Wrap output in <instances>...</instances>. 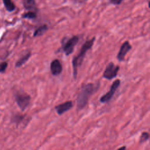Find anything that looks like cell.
Returning a JSON list of instances; mask_svg holds the SVG:
<instances>
[{"mask_svg":"<svg viewBox=\"0 0 150 150\" xmlns=\"http://www.w3.org/2000/svg\"><path fill=\"white\" fill-rule=\"evenodd\" d=\"M99 85L90 83L84 84L77 98V108L78 110H83L87 104L90 97L98 88Z\"/></svg>","mask_w":150,"mask_h":150,"instance_id":"cell-1","label":"cell"},{"mask_svg":"<svg viewBox=\"0 0 150 150\" xmlns=\"http://www.w3.org/2000/svg\"><path fill=\"white\" fill-rule=\"evenodd\" d=\"M95 41V37L92 38L91 39H89L86 41L83 46H81L80 50L77 55L74 56L72 60V66L73 71V77L76 79L77 75V70L79 67H80L83 60L84 58L86 56V54L88 50H89L94 45Z\"/></svg>","mask_w":150,"mask_h":150,"instance_id":"cell-2","label":"cell"},{"mask_svg":"<svg viewBox=\"0 0 150 150\" xmlns=\"http://www.w3.org/2000/svg\"><path fill=\"white\" fill-rule=\"evenodd\" d=\"M79 40V37L78 36H73L62 43V49L66 56H69L73 52L74 48L78 43Z\"/></svg>","mask_w":150,"mask_h":150,"instance_id":"cell-3","label":"cell"},{"mask_svg":"<svg viewBox=\"0 0 150 150\" xmlns=\"http://www.w3.org/2000/svg\"><path fill=\"white\" fill-rule=\"evenodd\" d=\"M15 97L20 109L22 111H24L30 103V96L24 92H18L15 94Z\"/></svg>","mask_w":150,"mask_h":150,"instance_id":"cell-4","label":"cell"},{"mask_svg":"<svg viewBox=\"0 0 150 150\" xmlns=\"http://www.w3.org/2000/svg\"><path fill=\"white\" fill-rule=\"evenodd\" d=\"M119 70V66L115 65L113 62H110L105 67L103 77L105 79L111 80L117 77Z\"/></svg>","mask_w":150,"mask_h":150,"instance_id":"cell-5","label":"cell"},{"mask_svg":"<svg viewBox=\"0 0 150 150\" xmlns=\"http://www.w3.org/2000/svg\"><path fill=\"white\" fill-rule=\"evenodd\" d=\"M121 83V81L120 79H117L112 83L110 90L107 92L104 95L102 96L100 99V101L102 103H106L109 102L112 97L114 96L116 90L119 87Z\"/></svg>","mask_w":150,"mask_h":150,"instance_id":"cell-6","label":"cell"},{"mask_svg":"<svg viewBox=\"0 0 150 150\" xmlns=\"http://www.w3.org/2000/svg\"><path fill=\"white\" fill-rule=\"evenodd\" d=\"M132 46L128 41L124 42L121 46L120 50L117 55V59L119 62H122L124 60V58L127 54L131 50Z\"/></svg>","mask_w":150,"mask_h":150,"instance_id":"cell-7","label":"cell"},{"mask_svg":"<svg viewBox=\"0 0 150 150\" xmlns=\"http://www.w3.org/2000/svg\"><path fill=\"white\" fill-rule=\"evenodd\" d=\"M50 70L53 76H56L60 74L62 72V66L59 60L54 59L50 63Z\"/></svg>","mask_w":150,"mask_h":150,"instance_id":"cell-8","label":"cell"},{"mask_svg":"<svg viewBox=\"0 0 150 150\" xmlns=\"http://www.w3.org/2000/svg\"><path fill=\"white\" fill-rule=\"evenodd\" d=\"M73 105V104L71 101H67L55 106L54 109L56 110L57 114L59 115H61L63 114L64 112L70 110L72 108Z\"/></svg>","mask_w":150,"mask_h":150,"instance_id":"cell-9","label":"cell"},{"mask_svg":"<svg viewBox=\"0 0 150 150\" xmlns=\"http://www.w3.org/2000/svg\"><path fill=\"white\" fill-rule=\"evenodd\" d=\"M47 29H48V27L46 25H41L35 30V31L33 33V36L38 37V36H42L47 30Z\"/></svg>","mask_w":150,"mask_h":150,"instance_id":"cell-10","label":"cell"},{"mask_svg":"<svg viewBox=\"0 0 150 150\" xmlns=\"http://www.w3.org/2000/svg\"><path fill=\"white\" fill-rule=\"evenodd\" d=\"M23 5L27 10L33 9L36 6L35 0H23Z\"/></svg>","mask_w":150,"mask_h":150,"instance_id":"cell-11","label":"cell"},{"mask_svg":"<svg viewBox=\"0 0 150 150\" xmlns=\"http://www.w3.org/2000/svg\"><path fill=\"white\" fill-rule=\"evenodd\" d=\"M30 56H31V53L30 52H28L26 54H25V55H23L16 63L15 66L17 67H21V66H22L23 64H25L28 60V59H29Z\"/></svg>","mask_w":150,"mask_h":150,"instance_id":"cell-12","label":"cell"},{"mask_svg":"<svg viewBox=\"0 0 150 150\" xmlns=\"http://www.w3.org/2000/svg\"><path fill=\"white\" fill-rule=\"evenodd\" d=\"M4 4L6 7V9L9 11L12 12L15 9V5L12 3L11 0H3Z\"/></svg>","mask_w":150,"mask_h":150,"instance_id":"cell-13","label":"cell"},{"mask_svg":"<svg viewBox=\"0 0 150 150\" xmlns=\"http://www.w3.org/2000/svg\"><path fill=\"white\" fill-rule=\"evenodd\" d=\"M36 13L35 12H28L25 14L23 15V18L29 19H32L36 18Z\"/></svg>","mask_w":150,"mask_h":150,"instance_id":"cell-14","label":"cell"},{"mask_svg":"<svg viewBox=\"0 0 150 150\" xmlns=\"http://www.w3.org/2000/svg\"><path fill=\"white\" fill-rule=\"evenodd\" d=\"M149 138V134L147 132H143L140 137L139 142L140 143H143L145 141H146Z\"/></svg>","mask_w":150,"mask_h":150,"instance_id":"cell-15","label":"cell"},{"mask_svg":"<svg viewBox=\"0 0 150 150\" xmlns=\"http://www.w3.org/2000/svg\"><path fill=\"white\" fill-rule=\"evenodd\" d=\"M7 66H8V64L6 62L1 63H0V72H1V73L4 72L6 70Z\"/></svg>","mask_w":150,"mask_h":150,"instance_id":"cell-16","label":"cell"},{"mask_svg":"<svg viewBox=\"0 0 150 150\" xmlns=\"http://www.w3.org/2000/svg\"><path fill=\"white\" fill-rule=\"evenodd\" d=\"M110 3H111L113 5H118L121 4L122 0H108Z\"/></svg>","mask_w":150,"mask_h":150,"instance_id":"cell-17","label":"cell"},{"mask_svg":"<svg viewBox=\"0 0 150 150\" xmlns=\"http://www.w3.org/2000/svg\"><path fill=\"white\" fill-rule=\"evenodd\" d=\"M23 116H21V115H16L14 117V119H15V122H19V121H21L22 119H23Z\"/></svg>","mask_w":150,"mask_h":150,"instance_id":"cell-18","label":"cell"},{"mask_svg":"<svg viewBox=\"0 0 150 150\" xmlns=\"http://www.w3.org/2000/svg\"><path fill=\"white\" fill-rule=\"evenodd\" d=\"M72 1L75 2H78V3H84L87 1H88V0H72Z\"/></svg>","mask_w":150,"mask_h":150,"instance_id":"cell-19","label":"cell"},{"mask_svg":"<svg viewBox=\"0 0 150 150\" xmlns=\"http://www.w3.org/2000/svg\"><path fill=\"white\" fill-rule=\"evenodd\" d=\"M117 150H126V146H122L119 148L118 149H117Z\"/></svg>","mask_w":150,"mask_h":150,"instance_id":"cell-20","label":"cell"}]
</instances>
